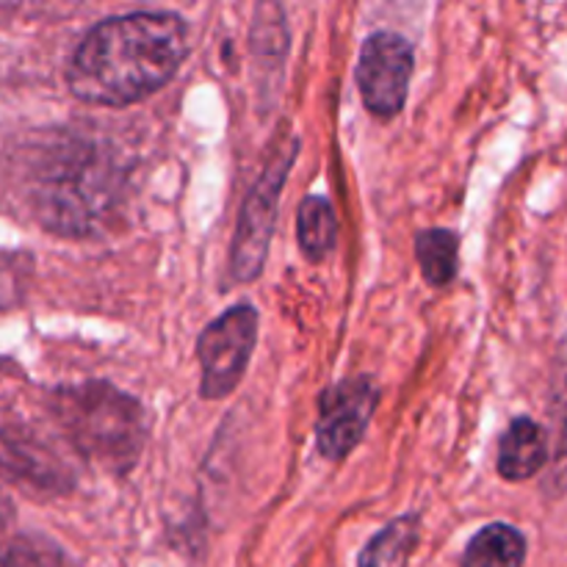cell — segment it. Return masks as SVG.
<instances>
[{
  "mask_svg": "<svg viewBox=\"0 0 567 567\" xmlns=\"http://www.w3.org/2000/svg\"><path fill=\"white\" fill-rule=\"evenodd\" d=\"M188 55V28L175 11H131L100 20L72 53L66 86L86 105L125 109L158 92Z\"/></svg>",
  "mask_w": 567,
  "mask_h": 567,
  "instance_id": "obj_1",
  "label": "cell"
},
{
  "mask_svg": "<svg viewBox=\"0 0 567 567\" xmlns=\"http://www.w3.org/2000/svg\"><path fill=\"white\" fill-rule=\"evenodd\" d=\"M114 158L83 138L59 142L31 169V205L39 225L59 236H89L120 197Z\"/></svg>",
  "mask_w": 567,
  "mask_h": 567,
  "instance_id": "obj_2",
  "label": "cell"
},
{
  "mask_svg": "<svg viewBox=\"0 0 567 567\" xmlns=\"http://www.w3.org/2000/svg\"><path fill=\"white\" fill-rule=\"evenodd\" d=\"M66 441L109 474H127L147 441V415L133 396L105 380L59 388L50 399Z\"/></svg>",
  "mask_w": 567,
  "mask_h": 567,
  "instance_id": "obj_3",
  "label": "cell"
},
{
  "mask_svg": "<svg viewBox=\"0 0 567 567\" xmlns=\"http://www.w3.org/2000/svg\"><path fill=\"white\" fill-rule=\"evenodd\" d=\"M297 153L299 138L293 133H280L277 142L271 144V155L264 172L244 199L230 247V277L236 282H249L264 271L269 241L275 236L280 194L288 172L297 161Z\"/></svg>",
  "mask_w": 567,
  "mask_h": 567,
  "instance_id": "obj_4",
  "label": "cell"
},
{
  "mask_svg": "<svg viewBox=\"0 0 567 567\" xmlns=\"http://www.w3.org/2000/svg\"><path fill=\"white\" fill-rule=\"evenodd\" d=\"M258 310L249 302H241L233 305L199 332L197 360L203 369L199 396L219 402L241 385L255 343H258Z\"/></svg>",
  "mask_w": 567,
  "mask_h": 567,
  "instance_id": "obj_5",
  "label": "cell"
},
{
  "mask_svg": "<svg viewBox=\"0 0 567 567\" xmlns=\"http://www.w3.org/2000/svg\"><path fill=\"white\" fill-rule=\"evenodd\" d=\"M415 48L396 31H374L360 48L354 81L363 105L380 120H393L408 103Z\"/></svg>",
  "mask_w": 567,
  "mask_h": 567,
  "instance_id": "obj_6",
  "label": "cell"
},
{
  "mask_svg": "<svg viewBox=\"0 0 567 567\" xmlns=\"http://www.w3.org/2000/svg\"><path fill=\"white\" fill-rule=\"evenodd\" d=\"M380 388L369 374L347 377L321 393L319 421H316V446L330 463H343L363 441L371 424Z\"/></svg>",
  "mask_w": 567,
  "mask_h": 567,
  "instance_id": "obj_7",
  "label": "cell"
},
{
  "mask_svg": "<svg viewBox=\"0 0 567 567\" xmlns=\"http://www.w3.org/2000/svg\"><path fill=\"white\" fill-rule=\"evenodd\" d=\"M548 463V435L529 415H518L498 443V474L507 482H526Z\"/></svg>",
  "mask_w": 567,
  "mask_h": 567,
  "instance_id": "obj_8",
  "label": "cell"
},
{
  "mask_svg": "<svg viewBox=\"0 0 567 567\" xmlns=\"http://www.w3.org/2000/svg\"><path fill=\"white\" fill-rule=\"evenodd\" d=\"M526 551L529 543L518 526L491 524L471 537L460 567H524Z\"/></svg>",
  "mask_w": 567,
  "mask_h": 567,
  "instance_id": "obj_9",
  "label": "cell"
},
{
  "mask_svg": "<svg viewBox=\"0 0 567 567\" xmlns=\"http://www.w3.org/2000/svg\"><path fill=\"white\" fill-rule=\"evenodd\" d=\"M415 260L432 288L452 286L460 271V236L449 227H426L415 236Z\"/></svg>",
  "mask_w": 567,
  "mask_h": 567,
  "instance_id": "obj_10",
  "label": "cell"
},
{
  "mask_svg": "<svg viewBox=\"0 0 567 567\" xmlns=\"http://www.w3.org/2000/svg\"><path fill=\"white\" fill-rule=\"evenodd\" d=\"M421 518L415 513L391 520L382 532H377L360 551L358 567H404L421 535Z\"/></svg>",
  "mask_w": 567,
  "mask_h": 567,
  "instance_id": "obj_11",
  "label": "cell"
},
{
  "mask_svg": "<svg viewBox=\"0 0 567 567\" xmlns=\"http://www.w3.org/2000/svg\"><path fill=\"white\" fill-rule=\"evenodd\" d=\"M297 238L310 264H321L336 249L338 219L327 197H305L297 210Z\"/></svg>",
  "mask_w": 567,
  "mask_h": 567,
  "instance_id": "obj_12",
  "label": "cell"
},
{
  "mask_svg": "<svg viewBox=\"0 0 567 567\" xmlns=\"http://www.w3.org/2000/svg\"><path fill=\"white\" fill-rule=\"evenodd\" d=\"M3 567H75V563L50 537L22 532L6 546Z\"/></svg>",
  "mask_w": 567,
  "mask_h": 567,
  "instance_id": "obj_13",
  "label": "cell"
}]
</instances>
